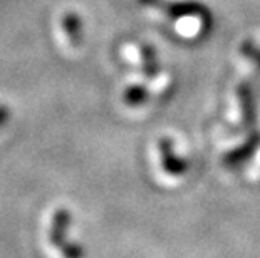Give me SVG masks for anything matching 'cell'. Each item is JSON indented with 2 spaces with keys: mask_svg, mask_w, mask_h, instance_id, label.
Returning <instances> with one entry per match:
<instances>
[{
  "mask_svg": "<svg viewBox=\"0 0 260 258\" xmlns=\"http://www.w3.org/2000/svg\"><path fill=\"white\" fill-rule=\"evenodd\" d=\"M239 96H240V102L243 107V119H245V124H250V121L253 123V118H255V109H253L252 94L245 84H242L239 87Z\"/></svg>",
  "mask_w": 260,
  "mask_h": 258,
  "instance_id": "3957f363",
  "label": "cell"
},
{
  "mask_svg": "<svg viewBox=\"0 0 260 258\" xmlns=\"http://www.w3.org/2000/svg\"><path fill=\"white\" fill-rule=\"evenodd\" d=\"M145 97H146V91L140 86L131 87V89H128V92H126V101L129 104H140L141 101H145Z\"/></svg>",
  "mask_w": 260,
  "mask_h": 258,
  "instance_id": "8992f818",
  "label": "cell"
},
{
  "mask_svg": "<svg viewBox=\"0 0 260 258\" xmlns=\"http://www.w3.org/2000/svg\"><path fill=\"white\" fill-rule=\"evenodd\" d=\"M64 27L68 32L69 39L73 41V44H79L81 41V20L76 14H68L64 17Z\"/></svg>",
  "mask_w": 260,
  "mask_h": 258,
  "instance_id": "277c9868",
  "label": "cell"
},
{
  "mask_svg": "<svg viewBox=\"0 0 260 258\" xmlns=\"http://www.w3.org/2000/svg\"><path fill=\"white\" fill-rule=\"evenodd\" d=\"M258 141H260L258 134H253L252 138H250V141H248L245 146H242L240 150L232 151L230 155L225 158L226 164H239V163H240V161H243V159H245L247 156H250L252 153H253V150H255V148H257Z\"/></svg>",
  "mask_w": 260,
  "mask_h": 258,
  "instance_id": "7a4b0ae2",
  "label": "cell"
},
{
  "mask_svg": "<svg viewBox=\"0 0 260 258\" xmlns=\"http://www.w3.org/2000/svg\"><path fill=\"white\" fill-rule=\"evenodd\" d=\"M143 64H145V70L148 76H153L156 72V57L154 52L151 51V47H143Z\"/></svg>",
  "mask_w": 260,
  "mask_h": 258,
  "instance_id": "5b68a950",
  "label": "cell"
},
{
  "mask_svg": "<svg viewBox=\"0 0 260 258\" xmlns=\"http://www.w3.org/2000/svg\"><path fill=\"white\" fill-rule=\"evenodd\" d=\"M159 155H161V163H163L165 171L173 174V176H180V174H183L188 169L186 161L176 158L173 151V142L167 138H163L159 141Z\"/></svg>",
  "mask_w": 260,
  "mask_h": 258,
  "instance_id": "6da1fadb",
  "label": "cell"
}]
</instances>
